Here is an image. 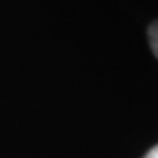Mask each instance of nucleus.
<instances>
[{"instance_id":"nucleus-1","label":"nucleus","mask_w":158,"mask_h":158,"mask_svg":"<svg viewBox=\"0 0 158 158\" xmlns=\"http://www.w3.org/2000/svg\"><path fill=\"white\" fill-rule=\"evenodd\" d=\"M148 39H149V46H151L153 55L158 58V21L149 25V28H148Z\"/></svg>"},{"instance_id":"nucleus-2","label":"nucleus","mask_w":158,"mask_h":158,"mask_svg":"<svg viewBox=\"0 0 158 158\" xmlns=\"http://www.w3.org/2000/svg\"><path fill=\"white\" fill-rule=\"evenodd\" d=\"M144 158H158V146H155L149 153H146V156Z\"/></svg>"}]
</instances>
